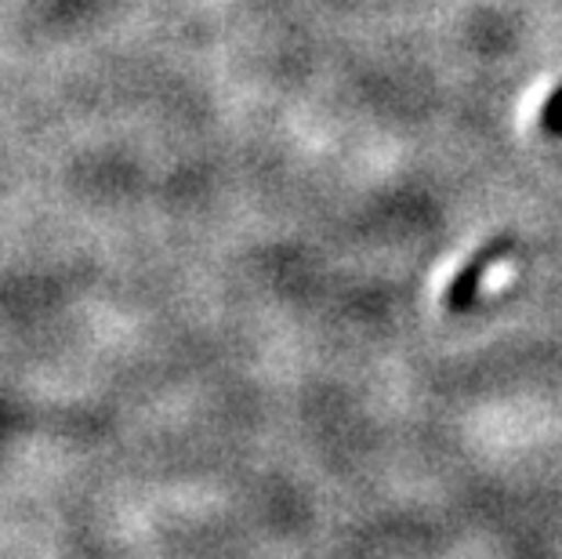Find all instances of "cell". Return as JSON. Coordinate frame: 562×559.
Segmentation results:
<instances>
[{"label": "cell", "mask_w": 562, "mask_h": 559, "mask_svg": "<svg viewBox=\"0 0 562 559\" xmlns=\"http://www.w3.org/2000/svg\"><path fill=\"white\" fill-rule=\"evenodd\" d=\"M508 251V244L505 241H497V244H490V247H483L480 255H475L469 266H464L458 277H453V283H450V294H447V305L450 309H464L472 299H475V291H480V283H483V277H486V269L494 266L497 261V255H505Z\"/></svg>", "instance_id": "obj_1"}, {"label": "cell", "mask_w": 562, "mask_h": 559, "mask_svg": "<svg viewBox=\"0 0 562 559\" xmlns=\"http://www.w3.org/2000/svg\"><path fill=\"white\" fill-rule=\"evenodd\" d=\"M544 127L548 131H555V135H562V88L548 99V105H544Z\"/></svg>", "instance_id": "obj_2"}]
</instances>
